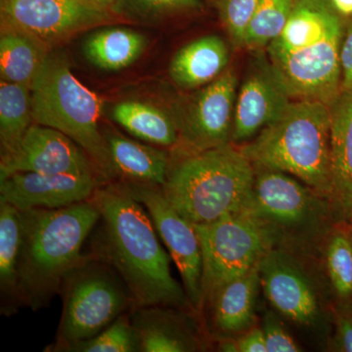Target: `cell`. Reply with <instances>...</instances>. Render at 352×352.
Segmentation results:
<instances>
[{
    "label": "cell",
    "instance_id": "1",
    "mask_svg": "<svg viewBox=\"0 0 352 352\" xmlns=\"http://www.w3.org/2000/svg\"><path fill=\"white\" fill-rule=\"evenodd\" d=\"M92 199L100 219L91 233L89 254L119 274L133 308L170 305L194 312L184 288L171 274L170 258L151 217L126 185L117 180L103 183Z\"/></svg>",
    "mask_w": 352,
    "mask_h": 352
},
{
    "label": "cell",
    "instance_id": "2",
    "mask_svg": "<svg viewBox=\"0 0 352 352\" xmlns=\"http://www.w3.org/2000/svg\"><path fill=\"white\" fill-rule=\"evenodd\" d=\"M344 29L329 0H296L283 32L266 47L292 98L330 105L339 95Z\"/></svg>",
    "mask_w": 352,
    "mask_h": 352
},
{
    "label": "cell",
    "instance_id": "3",
    "mask_svg": "<svg viewBox=\"0 0 352 352\" xmlns=\"http://www.w3.org/2000/svg\"><path fill=\"white\" fill-rule=\"evenodd\" d=\"M22 249L19 293L23 307H47L69 271L82 261V248L100 219L94 201L55 210H21Z\"/></svg>",
    "mask_w": 352,
    "mask_h": 352
},
{
    "label": "cell",
    "instance_id": "4",
    "mask_svg": "<svg viewBox=\"0 0 352 352\" xmlns=\"http://www.w3.org/2000/svg\"><path fill=\"white\" fill-rule=\"evenodd\" d=\"M254 177V164L230 143L171 162L162 190L184 219L201 226L245 210Z\"/></svg>",
    "mask_w": 352,
    "mask_h": 352
},
{
    "label": "cell",
    "instance_id": "5",
    "mask_svg": "<svg viewBox=\"0 0 352 352\" xmlns=\"http://www.w3.org/2000/svg\"><path fill=\"white\" fill-rule=\"evenodd\" d=\"M241 149L254 166L295 176L331 200V111L325 102L295 99Z\"/></svg>",
    "mask_w": 352,
    "mask_h": 352
},
{
    "label": "cell",
    "instance_id": "6",
    "mask_svg": "<svg viewBox=\"0 0 352 352\" xmlns=\"http://www.w3.org/2000/svg\"><path fill=\"white\" fill-rule=\"evenodd\" d=\"M31 91L34 122L63 132L87 153L106 182H113L107 141L99 124L103 104L74 75L64 52L51 51Z\"/></svg>",
    "mask_w": 352,
    "mask_h": 352
},
{
    "label": "cell",
    "instance_id": "7",
    "mask_svg": "<svg viewBox=\"0 0 352 352\" xmlns=\"http://www.w3.org/2000/svg\"><path fill=\"white\" fill-rule=\"evenodd\" d=\"M247 210L270 235L273 245L295 252L312 251L327 241L337 221L331 201L295 176L254 166Z\"/></svg>",
    "mask_w": 352,
    "mask_h": 352
},
{
    "label": "cell",
    "instance_id": "8",
    "mask_svg": "<svg viewBox=\"0 0 352 352\" xmlns=\"http://www.w3.org/2000/svg\"><path fill=\"white\" fill-rule=\"evenodd\" d=\"M59 295L63 310L55 342L45 351L90 339L133 308L131 294L112 266L90 254L69 271Z\"/></svg>",
    "mask_w": 352,
    "mask_h": 352
},
{
    "label": "cell",
    "instance_id": "9",
    "mask_svg": "<svg viewBox=\"0 0 352 352\" xmlns=\"http://www.w3.org/2000/svg\"><path fill=\"white\" fill-rule=\"evenodd\" d=\"M194 227L203 256L201 314L217 289L256 267L274 245L247 210Z\"/></svg>",
    "mask_w": 352,
    "mask_h": 352
},
{
    "label": "cell",
    "instance_id": "10",
    "mask_svg": "<svg viewBox=\"0 0 352 352\" xmlns=\"http://www.w3.org/2000/svg\"><path fill=\"white\" fill-rule=\"evenodd\" d=\"M258 270L264 295L277 314L302 330L327 333L329 310L293 252L272 248L259 261Z\"/></svg>",
    "mask_w": 352,
    "mask_h": 352
},
{
    "label": "cell",
    "instance_id": "11",
    "mask_svg": "<svg viewBox=\"0 0 352 352\" xmlns=\"http://www.w3.org/2000/svg\"><path fill=\"white\" fill-rule=\"evenodd\" d=\"M120 22L111 9L82 0H0V25L30 32L51 50L82 32Z\"/></svg>",
    "mask_w": 352,
    "mask_h": 352
},
{
    "label": "cell",
    "instance_id": "12",
    "mask_svg": "<svg viewBox=\"0 0 352 352\" xmlns=\"http://www.w3.org/2000/svg\"><path fill=\"white\" fill-rule=\"evenodd\" d=\"M237 92V76L227 69L176 109L173 117L179 133L177 146L184 148V155L232 143Z\"/></svg>",
    "mask_w": 352,
    "mask_h": 352
},
{
    "label": "cell",
    "instance_id": "13",
    "mask_svg": "<svg viewBox=\"0 0 352 352\" xmlns=\"http://www.w3.org/2000/svg\"><path fill=\"white\" fill-rule=\"evenodd\" d=\"M124 183L150 214L157 232L170 252L194 312L201 310L203 256L195 227L166 200L161 186Z\"/></svg>",
    "mask_w": 352,
    "mask_h": 352
},
{
    "label": "cell",
    "instance_id": "14",
    "mask_svg": "<svg viewBox=\"0 0 352 352\" xmlns=\"http://www.w3.org/2000/svg\"><path fill=\"white\" fill-rule=\"evenodd\" d=\"M16 173L92 175L105 182L87 153L75 141L63 132L36 122L12 151L0 156V179Z\"/></svg>",
    "mask_w": 352,
    "mask_h": 352
},
{
    "label": "cell",
    "instance_id": "15",
    "mask_svg": "<svg viewBox=\"0 0 352 352\" xmlns=\"http://www.w3.org/2000/svg\"><path fill=\"white\" fill-rule=\"evenodd\" d=\"M293 100L267 55H254L237 92L232 143L251 141L279 119Z\"/></svg>",
    "mask_w": 352,
    "mask_h": 352
},
{
    "label": "cell",
    "instance_id": "16",
    "mask_svg": "<svg viewBox=\"0 0 352 352\" xmlns=\"http://www.w3.org/2000/svg\"><path fill=\"white\" fill-rule=\"evenodd\" d=\"M103 183L92 175L16 173L0 179V201L20 210H55L89 200Z\"/></svg>",
    "mask_w": 352,
    "mask_h": 352
},
{
    "label": "cell",
    "instance_id": "17",
    "mask_svg": "<svg viewBox=\"0 0 352 352\" xmlns=\"http://www.w3.org/2000/svg\"><path fill=\"white\" fill-rule=\"evenodd\" d=\"M191 310L170 305L136 307L129 311L140 352H191L203 347ZM195 314V312H194Z\"/></svg>",
    "mask_w": 352,
    "mask_h": 352
},
{
    "label": "cell",
    "instance_id": "18",
    "mask_svg": "<svg viewBox=\"0 0 352 352\" xmlns=\"http://www.w3.org/2000/svg\"><path fill=\"white\" fill-rule=\"evenodd\" d=\"M331 197L337 222L352 217V91H340L330 104Z\"/></svg>",
    "mask_w": 352,
    "mask_h": 352
},
{
    "label": "cell",
    "instance_id": "19",
    "mask_svg": "<svg viewBox=\"0 0 352 352\" xmlns=\"http://www.w3.org/2000/svg\"><path fill=\"white\" fill-rule=\"evenodd\" d=\"M115 180L163 187L171 166L170 154L162 148L122 135L104 132ZM113 180V182H115Z\"/></svg>",
    "mask_w": 352,
    "mask_h": 352
},
{
    "label": "cell",
    "instance_id": "20",
    "mask_svg": "<svg viewBox=\"0 0 352 352\" xmlns=\"http://www.w3.org/2000/svg\"><path fill=\"white\" fill-rule=\"evenodd\" d=\"M261 288L258 264L217 289L205 307L210 310L217 332L222 336L236 335L254 327L256 300Z\"/></svg>",
    "mask_w": 352,
    "mask_h": 352
},
{
    "label": "cell",
    "instance_id": "21",
    "mask_svg": "<svg viewBox=\"0 0 352 352\" xmlns=\"http://www.w3.org/2000/svg\"><path fill=\"white\" fill-rule=\"evenodd\" d=\"M229 63V50L220 36L210 34L180 48L171 59L168 74L182 89H196L214 82Z\"/></svg>",
    "mask_w": 352,
    "mask_h": 352
},
{
    "label": "cell",
    "instance_id": "22",
    "mask_svg": "<svg viewBox=\"0 0 352 352\" xmlns=\"http://www.w3.org/2000/svg\"><path fill=\"white\" fill-rule=\"evenodd\" d=\"M51 51L30 32L0 25V78L32 87Z\"/></svg>",
    "mask_w": 352,
    "mask_h": 352
},
{
    "label": "cell",
    "instance_id": "23",
    "mask_svg": "<svg viewBox=\"0 0 352 352\" xmlns=\"http://www.w3.org/2000/svg\"><path fill=\"white\" fill-rule=\"evenodd\" d=\"M21 249V210L0 201V311L4 316L16 314L23 307L19 293Z\"/></svg>",
    "mask_w": 352,
    "mask_h": 352
},
{
    "label": "cell",
    "instance_id": "24",
    "mask_svg": "<svg viewBox=\"0 0 352 352\" xmlns=\"http://www.w3.org/2000/svg\"><path fill=\"white\" fill-rule=\"evenodd\" d=\"M144 34L124 27H107L92 32L83 43L89 63L103 71H119L133 64L146 50Z\"/></svg>",
    "mask_w": 352,
    "mask_h": 352
},
{
    "label": "cell",
    "instance_id": "25",
    "mask_svg": "<svg viewBox=\"0 0 352 352\" xmlns=\"http://www.w3.org/2000/svg\"><path fill=\"white\" fill-rule=\"evenodd\" d=\"M112 117L134 138L149 144L173 148L179 141V133L173 115L146 102H119L113 106Z\"/></svg>",
    "mask_w": 352,
    "mask_h": 352
},
{
    "label": "cell",
    "instance_id": "26",
    "mask_svg": "<svg viewBox=\"0 0 352 352\" xmlns=\"http://www.w3.org/2000/svg\"><path fill=\"white\" fill-rule=\"evenodd\" d=\"M32 124L31 87L0 80V156L12 151Z\"/></svg>",
    "mask_w": 352,
    "mask_h": 352
},
{
    "label": "cell",
    "instance_id": "27",
    "mask_svg": "<svg viewBox=\"0 0 352 352\" xmlns=\"http://www.w3.org/2000/svg\"><path fill=\"white\" fill-rule=\"evenodd\" d=\"M325 263L336 303H352V237L346 222H340L329 235Z\"/></svg>",
    "mask_w": 352,
    "mask_h": 352
},
{
    "label": "cell",
    "instance_id": "28",
    "mask_svg": "<svg viewBox=\"0 0 352 352\" xmlns=\"http://www.w3.org/2000/svg\"><path fill=\"white\" fill-rule=\"evenodd\" d=\"M201 8V0H115L112 10L122 22L154 27Z\"/></svg>",
    "mask_w": 352,
    "mask_h": 352
},
{
    "label": "cell",
    "instance_id": "29",
    "mask_svg": "<svg viewBox=\"0 0 352 352\" xmlns=\"http://www.w3.org/2000/svg\"><path fill=\"white\" fill-rule=\"evenodd\" d=\"M295 6V0H261L245 32L242 47L258 50L283 32Z\"/></svg>",
    "mask_w": 352,
    "mask_h": 352
},
{
    "label": "cell",
    "instance_id": "30",
    "mask_svg": "<svg viewBox=\"0 0 352 352\" xmlns=\"http://www.w3.org/2000/svg\"><path fill=\"white\" fill-rule=\"evenodd\" d=\"M60 352H140L129 312L90 339L64 346Z\"/></svg>",
    "mask_w": 352,
    "mask_h": 352
},
{
    "label": "cell",
    "instance_id": "31",
    "mask_svg": "<svg viewBox=\"0 0 352 352\" xmlns=\"http://www.w3.org/2000/svg\"><path fill=\"white\" fill-rule=\"evenodd\" d=\"M261 0H217L219 18L235 45L242 46L245 32Z\"/></svg>",
    "mask_w": 352,
    "mask_h": 352
},
{
    "label": "cell",
    "instance_id": "32",
    "mask_svg": "<svg viewBox=\"0 0 352 352\" xmlns=\"http://www.w3.org/2000/svg\"><path fill=\"white\" fill-rule=\"evenodd\" d=\"M261 330L265 339L267 352L302 351V347L289 335L275 312H266L263 317Z\"/></svg>",
    "mask_w": 352,
    "mask_h": 352
},
{
    "label": "cell",
    "instance_id": "33",
    "mask_svg": "<svg viewBox=\"0 0 352 352\" xmlns=\"http://www.w3.org/2000/svg\"><path fill=\"white\" fill-rule=\"evenodd\" d=\"M333 351L352 352V303H336L333 314Z\"/></svg>",
    "mask_w": 352,
    "mask_h": 352
},
{
    "label": "cell",
    "instance_id": "34",
    "mask_svg": "<svg viewBox=\"0 0 352 352\" xmlns=\"http://www.w3.org/2000/svg\"><path fill=\"white\" fill-rule=\"evenodd\" d=\"M340 91H352V20L346 25L340 48Z\"/></svg>",
    "mask_w": 352,
    "mask_h": 352
},
{
    "label": "cell",
    "instance_id": "35",
    "mask_svg": "<svg viewBox=\"0 0 352 352\" xmlns=\"http://www.w3.org/2000/svg\"><path fill=\"white\" fill-rule=\"evenodd\" d=\"M238 352H267L261 328L252 327L237 340Z\"/></svg>",
    "mask_w": 352,
    "mask_h": 352
},
{
    "label": "cell",
    "instance_id": "36",
    "mask_svg": "<svg viewBox=\"0 0 352 352\" xmlns=\"http://www.w3.org/2000/svg\"><path fill=\"white\" fill-rule=\"evenodd\" d=\"M333 10L340 17H351L352 16V0H329Z\"/></svg>",
    "mask_w": 352,
    "mask_h": 352
},
{
    "label": "cell",
    "instance_id": "37",
    "mask_svg": "<svg viewBox=\"0 0 352 352\" xmlns=\"http://www.w3.org/2000/svg\"><path fill=\"white\" fill-rule=\"evenodd\" d=\"M219 349L220 351L238 352L237 340L221 338L219 340Z\"/></svg>",
    "mask_w": 352,
    "mask_h": 352
},
{
    "label": "cell",
    "instance_id": "38",
    "mask_svg": "<svg viewBox=\"0 0 352 352\" xmlns=\"http://www.w3.org/2000/svg\"><path fill=\"white\" fill-rule=\"evenodd\" d=\"M82 1L94 4V6L103 7V8L111 9V10H112L113 3H115V0H82Z\"/></svg>",
    "mask_w": 352,
    "mask_h": 352
},
{
    "label": "cell",
    "instance_id": "39",
    "mask_svg": "<svg viewBox=\"0 0 352 352\" xmlns=\"http://www.w3.org/2000/svg\"><path fill=\"white\" fill-rule=\"evenodd\" d=\"M346 223L347 227H349V232H351V237H352V217H351V219L347 220Z\"/></svg>",
    "mask_w": 352,
    "mask_h": 352
}]
</instances>
